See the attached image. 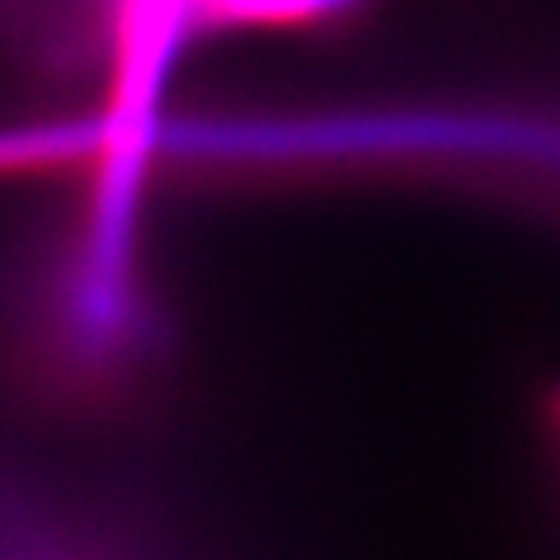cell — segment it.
Here are the masks:
<instances>
[{
    "instance_id": "cell-1",
    "label": "cell",
    "mask_w": 560,
    "mask_h": 560,
    "mask_svg": "<svg viewBox=\"0 0 560 560\" xmlns=\"http://www.w3.org/2000/svg\"><path fill=\"white\" fill-rule=\"evenodd\" d=\"M362 0H0V39L35 67L86 82L90 117L140 125L164 105L187 47L237 27L339 24Z\"/></svg>"
},
{
    "instance_id": "cell-2",
    "label": "cell",
    "mask_w": 560,
    "mask_h": 560,
    "mask_svg": "<svg viewBox=\"0 0 560 560\" xmlns=\"http://www.w3.org/2000/svg\"><path fill=\"white\" fill-rule=\"evenodd\" d=\"M0 560H179L149 525L0 447Z\"/></svg>"
}]
</instances>
